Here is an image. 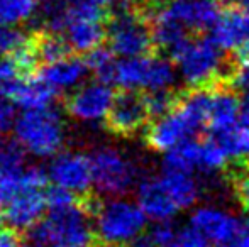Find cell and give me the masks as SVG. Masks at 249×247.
<instances>
[{
  "label": "cell",
  "instance_id": "obj_1",
  "mask_svg": "<svg viewBox=\"0 0 249 247\" xmlns=\"http://www.w3.org/2000/svg\"><path fill=\"white\" fill-rule=\"evenodd\" d=\"M170 58L190 88H213L229 76L222 73L224 49L212 37H188Z\"/></svg>",
  "mask_w": 249,
  "mask_h": 247
},
{
  "label": "cell",
  "instance_id": "obj_2",
  "mask_svg": "<svg viewBox=\"0 0 249 247\" xmlns=\"http://www.w3.org/2000/svg\"><path fill=\"white\" fill-rule=\"evenodd\" d=\"M95 234L90 208L73 203L50 210L34 227V241L46 247H90Z\"/></svg>",
  "mask_w": 249,
  "mask_h": 247
},
{
  "label": "cell",
  "instance_id": "obj_3",
  "mask_svg": "<svg viewBox=\"0 0 249 247\" xmlns=\"http://www.w3.org/2000/svg\"><path fill=\"white\" fill-rule=\"evenodd\" d=\"M16 141L34 158H54L65 142V122L53 107L24 110L14 127Z\"/></svg>",
  "mask_w": 249,
  "mask_h": 247
},
{
  "label": "cell",
  "instance_id": "obj_4",
  "mask_svg": "<svg viewBox=\"0 0 249 247\" xmlns=\"http://www.w3.org/2000/svg\"><path fill=\"white\" fill-rule=\"evenodd\" d=\"M93 227L99 239L107 246L132 244L146 231V214L139 203L114 197L99 203L92 212Z\"/></svg>",
  "mask_w": 249,
  "mask_h": 247
},
{
  "label": "cell",
  "instance_id": "obj_5",
  "mask_svg": "<svg viewBox=\"0 0 249 247\" xmlns=\"http://www.w3.org/2000/svg\"><path fill=\"white\" fill-rule=\"evenodd\" d=\"M177 66L173 60L163 56H134L121 58L115 71L114 85L122 90L156 92L171 88L177 82Z\"/></svg>",
  "mask_w": 249,
  "mask_h": 247
},
{
  "label": "cell",
  "instance_id": "obj_6",
  "mask_svg": "<svg viewBox=\"0 0 249 247\" xmlns=\"http://www.w3.org/2000/svg\"><path fill=\"white\" fill-rule=\"evenodd\" d=\"M108 48L119 58L144 56L154 46L153 31L139 10L122 7L107 22Z\"/></svg>",
  "mask_w": 249,
  "mask_h": 247
},
{
  "label": "cell",
  "instance_id": "obj_7",
  "mask_svg": "<svg viewBox=\"0 0 249 247\" xmlns=\"http://www.w3.org/2000/svg\"><path fill=\"white\" fill-rule=\"evenodd\" d=\"M90 159L93 169V186L105 197H122L138 181L136 165L119 149H95Z\"/></svg>",
  "mask_w": 249,
  "mask_h": 247
},
{
  "label": "cell",
  "instance_id": "obj_8",
  "mask_svg": "<svg viewBox=\"0 0 249 247\" xmlns=\"http://www.w3.org/2000/svg\"><path fill=\"white\" fill-rule=\"evenodd\" d=\"M48 175L39 168H29V183L3 207V217L17 231L36 227L48 208L46 201Z\"/></svg>",
  "mask_w": 249,
  "mask_h": 247
},
{
  "label": "cell",
  "instance_id": "obj_9",
  "mask_svg": "<svg viewBox=\"0 0 249 247\" xmlns=\"http://www.w3.org/2000/svg\"><path fill=\"white\" fill-rule=\"evenodd\" d=\"M114 100L115 93L112 92L110 83L93 80L89 83H82L78 88L70 92L66 110L78 122L99 124L107 120Z\"/></svg>",
  "mask_w": 249,
  "mask_h": 247
},
{
  "label": "cell",
  "instance_id": "obj_10",
  "mask_svg": "<svg viewBox=\"0 0 249 247\" xmlns=\"http://www.w3.org/2000/svg\"><path fill=\"white\" fill-rule=\"evenodd\" d=\"M48 178L53 185L83 195L93 185L92 159L75 151L58 152L48 168Z\"/></svg>",
  "mask_w": 249,
  "mask_h": 247
},
{
  "label": "cell",
  "instance_id": "obj_11",
  "mask_svg": "<svg viewBox=\"0 0 249 247\" xmlns=\"http://www.w3.org/2000/svg\"><path fill=\"white\" fill-rule=\"evenodd\" d=\"M146 95L136 90H124L115 95L107 117V127L117 135H134L149 119Z\"/></svg>",
  "mask_w": 249,
  "mask_h": 247
},
{
  "label": "cell",
  "instance_id": "obj_12",
  "mask_svg": "<svg viewBox=\"0 0 249 247\" xmlns=\"http://www.w3.org/2000/svg\"><path fill=\"white\" fill-rule=\"evenodd\" d=\"M188 224L215 247L232 244L241 227L239 218L234 217L231 212L213 205H203L195 208Z\"/></svg>",
  "mask_w": 249,
  "mask_h": 247
},
{
  "label": "cell",
  "instance_id": "obj_13",
  "mask_svg": "<svg viewBox=\"0 0 249 247\" xmlns=\"http://www.w3.org/2000/svg\"><path fill=\"white\" fill-rule=\"evenodd\" d=\"M198 131L181 112L180 107H175L166 115H161L154 120L146 131V142L151 149L158 152H168L187 139L197 135Z\"/></svg>",
  "mask_w": 249,
  "mask_h": 247
},
{
  "label": "cell",
  "instance_id": "obj_14",
  "mask_svg": "<svg viewBox=\"0 0 249 247\" xmlns=\"http://www.w3.org/2000/svg\"><path fill=\"white\" fill-rule=\"evenodd\" d=\"M163 7L188 33L212 29L222 12L219 0H170Z\"/></svg>",
  "mask_w": 249,
  "mask_h": 247
},
{
  "label": "cell",
  "instance_id": "obj_15",
  "mask_svg": "<svg viewBox=\"0 0 249 247\" xmlns=\"http://www.w3.org/2000/svg\"><path fill=\"white\" fill-rule=\"evenodd\" d=\"M210 37L224 51H237L249 41V10L239 5L222 10L210 29Z\"/></svg>",
  "mask_w": 249,
  "mask_h": 247
},
{
  "label": "cell",
  "instance_id": "obj_16",
  "mask_svg": "<svg viewBox=\"0 0 249 247\" xmlns=\"http://www.w3.org/2000/svg\"><path fill=\"white\" fill-rule=\"evenodd\" d=\"M90 73L87 60H80L75 56H63L56 61L44 63L39 76L58 92H73L82 83H85L87 75Z\"/></svg>",
  "mask_w": 249,
  "mask_h": 247
},
{
  "label": "cell",
  "instance_id": "obj_17",
  "mask_svg": "<svg viewBox=\"0 0 249 247\" xmlns=\"http://www.w3.org/2000/svg\"><path fill=\"white\" fill-rule=\"evenodd\" d=\"M138 203L146 214V217L153 222L171 220L180 212L178 205L170 197L166 188L163 186L160 176L146 178L138 186Z\"/></svg>",
  "mask_w": 249,
  "mask_h": 247
},
{
  "label": "cell",
  "instance_id": "obj_18",
  "mask_svg": "<svg viewBox=\"0 0 249 247\" xmlns=\"http://www.w3.org/2000/svg\"><path fill=\"white\" fill-rule=\"evenodd\" d=\"M210 90H212V97H210L209 129L212 131V134H219L239 124L241 100L234 93L236 90L227 82Z\"/></svg>",
  "mask_w": 249,
  "mask_h": 247
},
{
  "label": "cell",
  "instance_id": "obj_19",
  "mask_svg": "<svg viewBox=\"0 0 249 247\" xmlns=\"http://www.w3.org/2000/svg\"><path fill=\"white\" fill-rule=\"evenodd\" d=\"M151 31H153L154 44L163 51H166L170 56L177 48H180L188 39V31L171 17L164 10V7H160L153 12Z\"/></svg>",
  "mask_w": 249,
  "mask_h": 247
},
{
  "label": "cell",
  "instance_id": "obj_20",
  "mask_svg": "<svg viewBox=\"0 0 249 247\" xmlns=\"http://www.w3.org/2000/svg\"><path fill=\"white\" fill-rule=\"evenodd\" d=\"M163 186L170 193V197L175 200L180 210L183 208H190L197 203L200 197V188L198 181L195 180L194 175L190 173H181V171H170V169H163L160 176Z\"/></svg>",
  "mask_w": 249,
  "mask_h": 247
},
{
  "label": "cell",
  "instance_id": "obj_21",
  "mask_svg": "<svg viewBox=\"0 0 249 247\" xmlns=\"http://www.w3.org/2000/svg\"><path fill=\"white\" fill-rule=\"evenodd\" d=\"M56 92L44 82L37 78H22L12 93V99L22 110H34L51 107Z\"/></svg>",
  "mask_w": 249,
  "mask_h": 247
},
{
  "label": "cell",
  "instance_id": "obj_22",
  "mask_svg": "<svg viewBox=\"0 0 249 247\" xmlns=\"http://www.w3.org/2000/svg\"><path fill=\"white\" fill-rule=\"evenodd\" d=\"M202 166V141L197 139H187L171 151L164 152L163 169L170 171H181L190 173L197 171Z\"/></svg>",
  "mask_w": 249,
  "mask_h": 247
},
{
  "label": "cell",
  "instance_id": "obj_23",
  "mask_svg": "<svg viewBox=\"0 0 249 247\" xmlns=\"http://www.w3.org/2000/svg\"><path fill=\"white\" fill-rule=\"evenodd\" d=\"M222 144L224 151L229 156V161L237 165H249V127L237 124L219 134H212Z\"/></svg>",
  "mask_w": 249,
  "mask_h": 247
},
{
  "label": "cell",
  "instance_id": "obj_24",
  "mask_svg": "<svg viewBox=\"0 0 249 247\" xmlns=\"http://www.w3.org/2000/svg\"><path fill=\"white\" fill-rule=\"evenodd\" d=\"M44 0H0V20L20 26L39 16Z\"/></svg>",
  "mask_w": 249,
  "mask_h": 247
},
{
  "label": "cell",
  "instance_id": "obj_25",
  "mask_svg": "<svg viewBox=\"0 0 249 247\" xmlns=\"http://www.w3.org/2000/svg\"><path fill=\"white\" fill-rule=\"evenodd\" d=\"M121 58L110 49V48H97L92 53H89V58H87V65H89V69L95 80H100V82L105 83H114L115 78V71H117V65Z\"/></svg>",
  "mask_w": 249,
  "mask_h": 247
},
{
  "label": "cell",
  "instance_id": "obj_26",
  "mask_svg": "<svg viewBox=\"0 0 249 247\" xmlns=\"http://www.w3.org/2000/svg\"><path fill=\"white\" fill-rule=\"evenodd\" d=\"M22 66L19 65V61L9 54V56H0V99L2 97H12L16 86L19 85V82L22 80L24 75Z\"/></svg>",
  "mask_w": 249,
  "mask_h": 247
},
{
  "label": "cell",
  "instance_id": "obj_27",
  "mask_svg": "<svg viewBox=\"0 0 249 247\" xmlns=\"http://www.w3.org/2000/svg\"><path fill=\"white\" fill-rule=\"evenodd\" d=\"M36 51L41 60L44 63H50L59 60L63 56H68L70 46L61 34L48 33L36 43Z\"/></svg>",
  "mask_w": 249,
  "mask_h": 247
},
{
  "label": "cell",
  "instance_id": "obj_28",
  "mask_svg": "<svg viewBox=\"0 0 249 247\" xmlns=\"http://www.w3.org/2000/svg\"><path fill=\"white\" fill-rule=\"evenodd\" d=\"M146 95V103H148L149 115L158 119L161 115H166L168 112L178 105L180 100V93L171 92V88L166 90H156V92H148Z\"/></svg>",
  "mask_w": 249,
  "mask_h": 247
},
{
  "label": "cell",
  "instance_id": "obj_29",
  "mask_svg": "<svg viewBox=\"0 0 249 247\" xmlns=\"http://www.w3.org/2000/svg\"><path fill=\"white\" fill-rule=\"evenodd\" d=\"M27 44H29V39L26 37V34L17 29V26H10L0 20V56L14 54Z\"/></svg>",
  "mask_w": 249,
  "mask_h": 247
},
{
  "label": "cell",
  "instance_id": "obj_30",
  "mask_svg": "<svg viewBox=\"0 0 249 247\" xmlns=\"http://www.w3.org/2000/svg\"><path fill=\"white\" fill-rule=\"evenodd\" d=\"M24 149L19 142L0 141V171H14L26 168L24 165Z\"/></svg>",
  "mask_w": 249,
  "mask_h": 247
},
{
  "label": "cell",
  "instance_id": "obj_31",
  "mask_svg": "<svg viewBox=\"0 0 249 247\" xmlns=\"http://www.w3.org/2000/svg\"><path fill=\"white\" fill-rule=\"evenodd\" d=\"M178 232L180 231L175 229L173 222L163 220L156 222V225L153 229H149V231H146V234H148L153 247H170L175 242V239H177Z\"/></svg>",
  "mask_w": 249,
  "mask_h": 247
},
{
  "label": "cell",
  "instance_id": "obj_32",
  "mask_svg": "<svg viewBox=\"0 0 249 247\" xmlns=\"http://www.w3.org/2000/svg\"><path fill=\"white\" fill-rule=\"evenodd\" d=\"M232 186L239 203L249 212V165H237L232 175Z\"/></svg>",
  "mask_w": 249,
  "mask_h": 247
},
{
  "label": "cell",
  "instance_id": "obj_33",
  "mask_svg": "<svg viewBox=\"0 0 249 247\" xmlns=\"http://www.w3.org/2000/svg\"><path fill=\"white\" fill-rule=\"evenodd\" d=\"M170 247H210V242L200 232L188 225L187 229H181L178 232L177 239Z\"/></svg>",
  "mask_w": 249,
  "mask_h": 247
},
{
  "label": "cell",
  "instance_id": "obj_34",
  "mask_svg": "<svg viewBox=\"0 0 249 247\" xmlns=\"http://www.w3.org/2000/svg\"><path fill=\"white\" fill-rule=\"evenodd\" d=\"M17 120L16 107L5 97L0 99V139L5 137L10 131H14Z\"/></svg>",
  "mask_w": 249,
  "mask_h": 247
},
{
  "label": "cell",
  "instance_id": "obj_35",
  "mask_svg": "<svg viewBox=\"0 0 249 247\" xmlns=\"http://www.w3.org/2000/svg\"><path fill=\"white\" fill-rule=\"evenodd\" d=\"M227 83L241 95H249V66L239 65L227 76Z\"/></svg>",
  "mask_w": 249,
  "mask_h": 247
},
{
  "label": "cell",
  "instance_id": "obj_36",
  "mask_svg": "<svg viewBox=\"0 0 249 247\" xmlns=\"http://www.w3.org/2000/svg\"><path fill=\"white\" fill-rule=\"evenodd\" d=\"M234 244L237 247H249V214L241 220L239 234H237Z\"/></svg>",
  "mask_w": 249,
  "mask_h": 247
},
{
  "label": "cell",
  "instance_id": "obj_37",
  "mask_svg": "<svg viewBox=\"0 0 249 247\" xmlns=\"http://www.w3.org/2000/svg\"><path fill=\"white\" fill-rule=\"evenodd\" d=\"M0 247H20L19 239L14 232L10 231H0Z\"/></svg>",
  "mask_w": 249,
  "mask_h": 247
},
{
  "label": "cell",
  "instance_id": "obj_38",
  "mask_svg": "<svg viewBox=\"0 0 249 247\" xmlns=\"http://www.w3.org/2000/svg\"><path fill=\"white\" fill-rule=\"evenodd\" d=\"M239 124L244 125V127H249V95H243V99H241Z\"/></svg>",
  "mask_w": 249,
  "mask_h": 247
},
{
  "label": "cell",
  "instance_id": "obj_39",
  "mask_svg": "<svg viewBox=\"0 0 249 247\" xmlns=\"http://www.w3.org/2000/svg\"><path fill=\"white\" fill-rule=\"evenodd\" d=\"M237 61H239V65L249 66V41L237 49Z\"/></svg>",
  "mask_w": 249,
  "mask_h": 247
},
{
  "label": "cell",
  "instance_id": "obj_40",
  "mask_svg": "<svg viewBox=\"0 0 249 247\" xmlns=\"http://www.w3.org/2000/svg\"><path fill=\"white\" fill-rule=\"evenodd\" d=\"M236 5H239V7H243V9H246L249 10V0H232Z\"/></svg>",
  "mask_w": 249,
  "mask_h": 247
},
{
  "label": "cell",
  "instance_id": "obj_41",
  "mask_svg": "<svg viewBox=\"0 0 249 247\" xmlns=\"http://www.w3.org/2000/svg\"><path fill=\"white\" fill-rule=\"evenodd\" d=\"M20 247H46V246H43L41 242H37V241H33V242H27V244H24Z\"/></svg>",
  "mask_w": 249,
  "mask_h": 247
},
{
  "label": "cell",
  "instance_id": "obj_42",
  "mask_svg": "<svg viewBox=\"0 0 249 247\" xmlns=\"http://www.w3.org/2000/svg\"><path fill=\"white\" fill-rule=\"evenodd\" d=\"M102 5H115V3H119L121 0H99Z\"/></svg>",
  "mask_w": 249,
  "mask_h": 247
},
{
  "label": "cell",
  "instance_id": "obj_43",
  "mask_svg": "<svg viewBox=\"0 0 249 247\" xmlns=\"http://www.w3.org/2000/svg\"><path fill=\"white\" fill-rule=\"evenodd\" d=\"M3 222H5V217H3V214H0V231H2V225Z\"/></svg>",
  "mask_w": 249,
  "mask_h": 247
},
{
  "label": "cell",
  "instance_id": "obj_44",
  "mask_svg": "<svg viewBox=\"0 0 249 247\" xmlns=\"http://www.w3.org/2000/svg\"><path fill=\"white\" fill-rule=\"evenodd\" d=\"M217 247H237L236 244H234V242H232V244H227V246H217Z\"/></svg>",
  "mask_w": 249,
  "mask_h": 247
},
{
  "label": "cell",
  "instance_id": "obj_45",
  "mask_svg": "<svg viewBox=\"0 0 249 247\" xmlns=\"http://www.w3.org/2000/svg\"><path fill=\"white\" fill-rule=\"evenodd\" d=\"M108 247H115V246H108Z\"/></svg>",
  "mask_w": 249,
  "mask_h": 247
}]
</instances>
